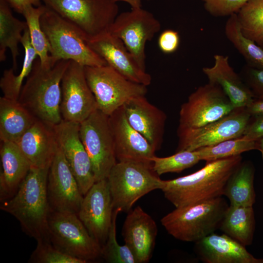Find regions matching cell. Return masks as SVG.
<instances>
[{"mask_svg":"<svg viewBox=\"0 0 263 263\" xmlns=\"http://www.w3.org/2000/svg\"><path fill=\"white\" fill-rule=\"evenodd\" d=\"M49 168H31L15 195L0 205V209L13 216L37 242H50L51 209L47 188Z\"/></svg>","mask_w":263,"mask_h":263,"instance_id":"6da1fadb","label":"cell"},{"mask_svg":"<svg viewBox=\"0 0 263 263\" xmlns=\"http://www.w3.org/2000/svg\"><path fill=\"white\" fill-rule=\"evenodd\" d=\"M242 161L239 155L207 162L194 173L163 180L161 190L175 207L223 196L227 179Z\"/></svg>","mask_w":263,"mask_h":263,"instance_id":"7a4b0ae2","label":"cell"},{"mask_svg":"<svg viewBox=\"0 0 263 263\" xmlns=\"http://www.w3.org/2000/svg\"><path fill=\"white\" fill-rule=\"evenodd\" d=\"M70 61L59 60L46 68L41 65L39 58L36 59L18 100L37 119L52 126L63 120L61 83Z\"/></svg>","mask_w":263,"mask_h":263,"instance_id":"3957f363","label":"cell"},{"mask_svg":"<svg viewBox=\"0 0 263 263\" xmlns=\"http://www.w3.org/2000/svg\"><path fill=\"white\" fill-rule=\"evenodd\" d=\"M228 207L220 196L175 207L161 219V223L174 238L195 243L219 229Z\"/></svg>","mask_w":263,"mask_h":263,"instance_id":"277c9868","label":"cell"},{"mask_svg":"<svg viewBox=\"0 0 263 263\" xmlns=\"http://www.w3.org/2000/svg\"><path fill=\"white\" fill-rule=\"evenodd\" d=\"M40 22L50 45V56L55 61L72 60L84 66L107 64L76 27L46 5Z\"/></svg>","mask_w":263,"mask_h":263,"instance_id":"5b68a950","label":"cell"},{"mask_svg":"<svg viewBox=\"0 0 263 263\" xmlns=\"http://www.w3.org/2000/svg\"><path fill=\"white\" fill-rule=\"evenodd\" d=\"M113 209L128 212L142 197L161 189L163 181L152 164L117 161L107 178Z\"/></svg>","mask_w":263,"mask_h":263,"instance_id":"8992f818","label":"cell"},{"mask_svg":"<svg viewBox=\"0 0 263 263\" xmlns=\"http://www.w3.org/2000/svg\"><path fill=\"white\" fill-rule=\"evenodd\" d=\"M47 7L70 22L87 41L109 32L118 15L112 0H41Z\"/></svg>","mask_w":263,"mask_h":263,"instance_id":"52a82bcc","label":"cell"},{"mask_svg":"<svg viewBox=\"0 0 263 263\" xmlns=\"http://www.w3.org/2000/svg\"><path fill=\"white\" fill-rule=\"evenodd\" d=\"M84 71L97 109L107 115L131 99L147 93V86L129 80L108 64L84 66Z\"/></svg>","mask_w":263,"mask_h":263,"instance_id":"ba28073f","label":"cell"},{"mask_svg":"<svg viewBox=\"0 0 263 263\" xmlns=\"http://www.w3.org/2000/svg\"><path fill=\"white\" fill-rule=\"evenodd\" d=\"M48 227L51 243L63 253L86 263L102 256V245L76 213L51 211Z\"/></svg>","mask_w":263,"mask_h":263,"instance_id":"9c48e42d","label":"cell"},{"mask_svg":"<svg viewBox=\"0 0 263 263\" xmlns=\"http://www.w3.org/2000/svg\"><path fill=\"white\" fill-rule=\"evenodd\" d=\"M79 135L90 158L95 182L107 179L117 162L109 116L96 110L79 124Z\"/></svg>","mask_w":263,"mask_h":263,"instance_id":"30bf717a","label":"cell"},{"mask_svg":"<svg viewBox=\"0 0 263 263\" xmlns=\"http://www.w3.org/2000/svg\"><path fill=\"white\" fill-rule=\"evenodd\" d=\"M251 116L245 107L235 108L214 122L196 128H179L176 151L195 150L243 136Z\"/></svg>","mask_w":263,"mask_h":263,"instance_id":"8fae6325","label":"cell"},{"mask_svg":"<svg viewBox=\"0 0 263 263\" xmlns=\"http://www.w3.org/2000/svg\"><path fill=\"white\" fill-rule=\"evenodd\" d=\"M235 108L221 87L208 82L199 87L181 105L178 128L204 126L223 117Z\"/></svg>","mask_w":263,"mask_h":263,"instance_id":"7c38bea8","label":"cell"},{"mask_svg":"<svg viewBox=\"0 0 263 263\" xmlns=\"http://www.w3.org/2000/svg\"><path fill=\"white\" fill-rule=\"evenodd\" d=\"M159 21L141 7L118 14L109 33L120 38L139 66L145 70V46L160 30Z\"/></svg>","mask_w":263,"mask_h":263,"instance_id":"4fadbf2b","label":"cell"},{"mask_svg":"<svg viewBox=\"0 0 263 263\" xmlns=\"http://www.w3.org/2000/svg\"><path fill=\"white\" fill-rule=\"evenodd\" d=\"M61 88L60 113L63 120L80 124L97 109L84 66L71 60L62 77Z\"/></svg>","mask_w":263,"mask_h":263,"instance_id":"5bb4252c","label":"cell"},{"mask_svg":"<svg viewBox=\"0 0 263 263\" xmlns=\"http://www.w3.org/2000/svg\"><path fill=\"white\" fill-rule=\"evenodd\" d=\"M47 188L51 211L77 214L84 196L59 146L49 168Z\"/></svg>","mask_w":263,"mask_h":263,"instance_id":"9a60e30c","label":"cell"},{"mask_svg":"<svg viewBox=\"0 0 263 263\" xmlns=\"http://www.w3.org/2000/svg\"><path fill=\"white\" fill-rule=\"evenodd\" d=\"M54 129L59 147L84 196L95 183L90 158L79 135V124L62 120Z\"/></svg>","mask_w":263,"mask_h":263,"instance_id":"2e32d148","label":"cell"},{"mask_svg":"<svg viewBox=\"0 0 263 263\" xmlns=\"http://www.w3.org/2000/svg\"><path fill=\"white\" fill-rule=\"evenodd\" d=\"M113 210L107 180L96 182L84 196L77 214L101 245L107 239Z\"/></svg>","mask_w":263,"mask_h":263,"instance_id":"e0dca14e","label":"cell"},{"mask_svg":"<svg viewBox=\"0 0 263 263\" xmlns=\"http://www.w3.org/2000/svg\"><path fill=\"white\" fill-rule=\"evenodd\" d=\"M117 161L152 164L155 150L129 123L123 107L109 115Z\"/></svg>","mask_w":263,"mask_h":263,"instance_id":"ac0fdd59","label":"cell"},{"mask_svg":"<svg viewBox=\"0 0 263 263\" xmlns=\"http://www.w3.org/2000/svg\"><path fill=\"white\" fill-rule=\"evenodd\" d=\"M88 43L108 65L129 80L146 86L150 84L151 75L139 66L120 38L108 32Z\"/></svg>","mask_w":263,"mask_h":263,"instance_id":"d6986e66","label":"cell"},{"mask_svg":"<svg viewBox=\"0 0 263 263\" xmlns=\"http://www.w3.org/2000/svg\"><path fill=\"white\" fill-rule=\"evenodd\" d=\"M157 227L155 221L140 206L128 212L122 234L132 252L136 263H146L150 259L155 244Z\"/></svg>","mask_w":263,"mask_h":263,"instance_id":"ffe728a7","label":"cell"},{"mask_svg":"<svg viewBox=\"0 0 263 263\" xmlns=\"http://www.w3.org/2000/svg\"><path fill=\"white\" fill-rule=\"evenodd\" d=\"M123 108L130 124L146 138L155 151L158 150L163 143L165 113L143 95L131 99Z\"/></svg>","mask_w":263,"mask_h":263,"instance_id":"44dd1931","label":"cell"},{"mask_svg":"<svg viewBox=\"0 0 263 263\" xmlns=\"http://www.w3.org/2000/svg\"><path fill=\"white\" fill-rule=\"evenodd\" d=\"M16 143L31 168H49L58 148L54 127L38 119Z\"/></svg>","mask_w":263,"mask_h":263,"instance_id":"7402d4cb","label":"cell"},{"mask_svg":"<svg viewBox=\"0 0 263 263\" xmlns=\"http://www.w3.org/2000/svg\"><path fill=\"white\" fill-rule=\"evenodd\" d=\"M198 258L205 263H263L245 246L223 233H213L195 243Z\"/></svg>","mask_w":263,"mask_h":263,"instance_id":"603a6c76","label":"cell"},{"mask_svg":"<svg viewBox=\"0 0 263 263\" xmlns=\"http://www.w3.org/2000/svg\"><path fill=\"white\" fill-rule=\"evenodd\" d=\"M214 60L213 66L202 69L208 82L220 86L235 108L247 107L255 96L241 77L230 65L228 56L217 54L214 56Z\"/></svg>","mask_w":263,"mask_h":263,"instance_id":"cb8c5ba5","label":"cell"},{"mask_svg":"<svg viewBox=\"0 0 263 263\" xmlns=\"http://www.w3.org/2000/svg\"><path fill=\"white\" fill-rule=\"evenodd\" d=\"M0 200L3 202L15 195L31 165L15 142L0 141Z\"/></svg>","mask_w":263,"mask_h":263,"instance_id":"d4e9b609","label":"cell"},{"mask_svg":"<svg viewBox=\"0 0 263 263\" xmlns=\"http://www.w3.org/2000/svg\"><path fill=\"white\" fill-rule=\"evenodd\" d=\"M37 119L18 100L0 97V140L17 143Z\"/></svg>","mask_w":263,"mask_h":263,"instance_id":"484cf974","label":"cell"},{"mask_svg":"<svg viewBox=\"0 0 263 263\" xmlns=\"http://www.w3.org/2000/svg\"><path fill=\"white\" fill-rule=\"evenodd\" d=\"M254 174V167L249 161H242L232 173L223 192L230 205L253 207L256 197Z\"/></svg>","mask_w":263,"mask_h":263,"instance_id":"4316f807","label":"cell"},{"mask_svg":"<svg viewBox=\"0 0 263 263\" xmlns=\"http://www.w3.org/2000/svg\"><path fill=\"white\" fill-rule=\"evenodd\" d=\"M255 225L253 207L229 205L219 229L224 234L246 246L252 243Z\"/></svg>","mask_w":263,"mask_h":263,"instance_id":"83f0119b","label":"cell"},{"mask_svg":"<svg viewBox=\"0 0 263 263\" xmlns=\"http://www.w3.org/2000/svg\"><path fill=\"white\" fill-rule=\"evenodd\" d=\"M11 8L7 0H0V61L5 60L8 48L12 55L13 68L15 71L19 54V44L28 26L25 21H21L13 15Z\"/></svg>","mask_w":263,"mask_h":263,"instance_id":"f1b7e54d","label":"cell"},{"mask_svg":"<svg viewBox=\"0 0 263 263\" xmlns=\"http://www.w3.org/2000/svg\"><path fill=\"white\" fill-rule=\"evenodd\" d=\"M20 43L24 50V56L20 73L16 75L13 68L5 70L0 80L3 96L14 100H18L23 81L31 73L38 56L32 45L28 28L23 32Z\"/></svg>","mask_w":263,"mask_h":263,"instance_id":"f546056e","label":"cell"},{"mask_svg":"<svg viewBox=\"0 0 263 263\" xmlns=\"http://www.w3.org/2000/svg\"><path fill=\"white\" fill-rule=\"evenodd\" d=\"M45 8L44 4L38 7L30 5L26 7L22 15L29 30L31 42L35 49L41 65L46 68L54 66L55 61L50 56V45L43 31L40 22V17Z\"/></svg>","mask_w":263,"mask_h":263,"instance_id":"4dcf8cb0","label":"cell"},{"mask_svg":"<svg viewBox=\"0 0 263 263\" xmlns=\"http://www.w3.org/2000/svg\"><path fill=\"white\" fill-rule=\"evenodd\" d=\"M227 38L247 62V65L263 69V49L242 34L236 14L229 16L225 27Z\"/></svg>","mask_w":263,"mask_h":263,"instance_id":"1f68e13d","label":"cell"},{"mask_svg":"<svg viewBox=\"0 0 263 263\" xmlns=\"http://www.w3.org/2000/svg\"><path fill=\"white\" fill-rule=\"evenodd\" d=\"M236 14L244 36L263 49V0H248Z\"/></svg>","mask_w":263,"mask_h":263,"instance_id":"d6a6232c","label":"cell"},{"mask_svg":"<svg viewBox=\"0 0 263 263\" xmlns=\"http://www.w3.org/2000/svg\"><path fill=\"white\" fill-rule=\"evenodd\" d=\"M253 150H257L256 140H246L241 137L225 140L195 150L200 161L204 160L207 162L239 155Z\"/></svg>","mask_w":263,"mask_h":263,"instance_id":"836d02e7","label":"cell"},{"mask_svg":"<svg viewBox=\"0 0 263 263\" xmlns=\"http://www.w3.org/2000/svg\"><path fill=\"white\" fill-rule=\"evenodd\" d=\"M200 161L196 150H182L172 155L159 157L155 155L151 159L152 168L158 175L169 172H180Z\"/></svg>","mask_w":263,"mask_h":263,"instance_id":"e575fe53","label":"cell"},{"mask_svg":"<svg viewBox=\"0 0 263 263\" xmlns=\"http://www.w3.org/2000/svg\"><path fill=\"white\" fill-rule=\"evenodd\" d=\"M121 212L114 209L112 222L105 243L102 246V256L110 263H136L135 258L130 248L125 244L120 245L116 239V221Z\"/></svg>","mask_w":263,"mask_h":263,"instance_id":"d590c367","label":"cell"},{"mask_svg":"<svg viewBox=\"0 0 263 263\" xmlns=\"http://www.w3.org/2000/svg\"><path fill=\"white\" fill-rule=\"evenodd\" d=\"M51 242H37L29 262L34 263H86V262L61 251Z\"/></svg>","mask_w":263,"mask_h":263,"instance_id":"8d00e7d4","label":"cell"},{"mask_svg":"<svg viewBox=\"0 0 263 263\" xmlns=\"http://www.w3.org/2000/svg\"><path fill=\"white\" fill-rule=\"evenodd\" d=\"M206 10L214 17L236 14L249 0H202Z\"/></svg>","mask_w":263,"mask_h":263,"instance_id":"74e56055","label":"cell"},{"mask_svg":"<svg viewBox=\"0 0 263 263\" xmlns=\"http://www.w3.org/2000/svg\"><path fill=\"white\" fill-rule=\"evenodd\" d=\"M244 81L253 94L255 98L263 96V69L248 65L242 70Z\"/></svg>","mask_w":263,"mask_h":263,"instance_id":"f35d334b","label":"cell"},{"mask_svg":"<svg viewBox=\"0 0 263 263\" xmlns=\"http://www.w3.org/2000/svg\"><path fill=\"white\" fill-rule=\"evenodd\" d=\"M180 36L178 32L172 30H164L159 36L158 45L160 50L165 54H171L178 48Z\"/></svg>","mask_w":263,"mask_h":263,"instance_id":"ab89813d","label":"cell"},{"mask_svg":"<svg viewBox=\"0 0 263 263\" xmlns=\"http://www.w3.org/2000/svg\"><path fill=\"white\" fill-rule=\"evenodd\" d=\"M263 136V115L251 117L241 137L249 140H257Z\"/></svg>","mask_w":263,"mask_h":263,"instance_id":"60d3db41","label":"cell"},{"mask_svg":"<svg viewBox=\"0 0 263 263\" xmlns=\"http://www.w3.org/2000/svg\"><path fill=\"white\" fill-rule=\"evenodd\" d=\"M10 6L17 13L22 15L25 8L32 5L35 7L40 6L41 0H7Z\"/></svg>","mask_w":263,"mask_h":263,"instance_id":"b9f144b4","label":"cell"},{"mask_svg":"<svg viewBox=\"0 0 263 263\" xmlns=\"http://www.w3.org/2000/svg\"><path fill=\"white\" fill-rule=\"evenodd\" d=\"M245 109L251 117L263 115V96L254 98Z\"/></svg>","mask_w":263,"mask_h":263,"instance_id":"7bdbcfd3","label":"cell"},{"mask_svg":"<svg viewBox=\"0 0 263 263\" xmlns=\"http://www.w3.org/2000/svg\"><path fill=\"white\" fill-rule=\"evenodd\" d=\"M113 1H122L128 3L132 8H137L142 7L141 0H112Z\"/></svg>","mask_w":263,"mask_h":263,"instance_id":"ee69618b","label":"cell"},{"mask_svg":"<svg viewBox=\"0 0 263 263\" xmlns=\"http://www.w3.org/2000/svg\"><path fill=\"white\" fill-rule=\"evenodd\" d=\"M256 142L257 144V150L261 152L263 160V136L257 140Z\"/></svg>","mask_w":263,"mask_h":263,"instance_id":"f6af8a7d","label":"cell"}]
</instances>
